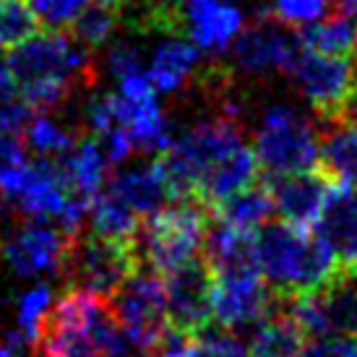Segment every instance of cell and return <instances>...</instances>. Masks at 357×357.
I'll return each instance as SVG.
<instances>
[{
	"label": "cell",
	"mask_w": 357,
	"mask_h": 357,
	"mask_svg": "<svg viewBox=\"0 0 357 357\" xmlns=\"http://www.w3.org/2000/svg\"><path fill=\"white\" fill-rule=\"evenodd\" d=\"M6 66L19 94L34 112H55L66 107L76 91L97 84L91 50L63 29L37 31L10 47Z\"/></svg>",
	"instance_id": "cell-1"
},
{
	"label": "cell",
	"mask_w": 357,
	"mask_h": 357,
	"mask_svg": "<svg viewBox=\"0 0 357 357\" xmlns=\"http://www.w3.org/2000/svg\"><path fill=\"white\" fill-rule=\"evenodd\" d=\"M130 347L107 298L66 287L45 316L34 352L40 357H115Z\"/></svg>",
	"instance_id": "cell-2"
},
{
	"label": "cell",
	"mask_w": 357,
	"mask_h": 357,
	"mask_svg": "<svg viewBox=\"0 0 357 357\" xmlns=\"http://www.w3.org/2000/svg\"><path fill=\"white\" fill-rule=\"evenodd\" d=\"M253 253L261 277L279 300L316 287L337 266V256L316 229L289 222L264 225L253 238Z\"/></svg>",
	"instance_id": "cell-3"
},
{
	"label": "cell",
	"mask_w": 357,
	"mask_h": 357,
	"mask_svg": "<svg viewBox=\"0 0 357 357\" xmlns=\"http://www.w3.org/2000/svg\"><path fill=\"white\" fill-rule=\"evenodd\" d=\"M245 144L238 112L219 109L214 118L190 126L180 139H172L159 154L167 172L172 201L199 196L201 185Z\"/></svg>",
	"instance_id": "cell-4"
},
{
	"label": "cell",
	"mask_w": 357,
	"mask_h": 357,
	"mask_svg": "<svg viewBox=\"0 0 357 357\" xmlns=\"http://www.w3.org/2000/svg\"><path fill=\"white\" fill-rule=\"evenodd\" d=\"M208 225L211 208L193 199H178L172 206L165 204L154 214L141 219L139 235L133 243L146 266L157 268L159 274H167L199 256Z\"/></svg>",
	"instance_id": "cell-5"
},
{
	"label": "cell",
	"mask_w": 357,
	"mask_h": 357,
	"mask_svg": "<svg viewBox=\"0 0 357 357\" xmlns=\"http://www.w3.org/2000/svg\"><path fill=\"white\" fill-rule=\"evenodd\" d=\"M282 307L310 337H357V264L342 261L316 287L282 300Z\"/></svg>",
	"instance_id": "cell-6"
},
{
	"label": "cell",
	"mask_w": 357,
	"mask_h": 357,
	"mask_svg": "<svg viewBox=\"0 0 357 357\" xmlns=\"http://www.w3.org/2000/svg\"><path fill=\"white\" fill-rule=\"evenodd\" d=\"M253 151L266 178L318 167L321 130L292 105H271L253 133Z\"/></svg>",
	"instance_id": "cell-7"
},
{
	"label": "cell",
	"mask_w": 357,
	"mask_h": 357,
	"mask_svg": "<svg viewBox=\"0 0 357 357\" xmlns=\"http://www.w3.org/2000/svg\"><path fill=\"white\" fill-rule=\"evenodd\" d=\"M136 243L100 238L94 232H79L68 238L58 279L66 287L86 289L109 298L126 279L141 266Z\"/></svg>",
	"instance_id": "cell-8"
},
{
	"label": "cell",
	"mask_w": 357,
	"mask_h": 357,
	"mask_svg": "<svg viewBox=\"0 0 357 357\" xmlns=\"http://www.w3.org/2000/svg\"><path fill=\"white\" fill-rule=\"evenodd\" d=\"M107 300L112 316L130 344L154 352L159 339L169 328L165 279L159 277L157 268L141 264Z\"/></svg>",
	"instance_id": "cell-9"
},
{
	"label": "cell",
	"mask_w": 357,
	"mask_h": 357,
	"mask_svg": "<svg viewBox=\"0 0 357 357\" xmlns=\"http://www.w3.org/2000/svg\"><path fill=\"white\" fill-rule=\"evenodd\" d=\"M0 196L13 217L58 222L70 199V188L58 159L37 157L0 180Z\"/></svg>",
	"instance_id": "cell-10"
},
{
	"label": "cell",
	"mask_w": 357,
	"mask_h": 357,
	"mask_svg": "<svg viewBox=\"0 0 357 357\" xmlns=\"http://www.w3.org/2000/svg\"><path fill=\"white\" fill-rule=\"evenodd\" d=\"M66 248L68 235L60 227L47 225L45 219H13V214H8L0 227V258L16 277H58Z\"/></svg>",
	"instance_id": "cell-11"
},
{
	"label": "cell",
	"mask_w": 357,
	"mask_h": 357,
	"mask_svg": "<svg viewBox=\"0 0 357 357\" xmlns=\"http://www.w3.org/2000/svg\"><path fill=\"white\" fill-rule=\"evenodd\" d=\"M300 37L295 26H287L274 13H261L250 26H243L232 42L229 70L245 76H274L289 73L300 52Z\"/></svg>",
	"instance_id": "cell-12"
},
{
	"label": "cell",
	"mask_w": 357,
	"mask_h": 357,
	"mask_svg": "<svg viewBox=\"0 0 357 357\" xmlns=\"http://www.w3.org/2000/svg\"><path fill=\"white\" fill-rule=\"evenodd\" d=\"M214 274V271H211ZM279 305V298L271 292L258 266H240L214 274L211 295V321L227 331H240L261 324Z\"/></svg>",
	"instance_id": "cell-13"
},
{
	"label": "cell",
	"mask_w": 357,
	"mask_h": 357,
	"mask_svg": "<svg viewBox=\"0 0 357 357\" xmlns=\"http://www.w3.org/2000/svg\"><path fill=\"white\" fill-rule=\"evenodd\" d=\"M289 73L321 120L334 123L357 86V58H337L300 47Z\"/></svg>",
	"instance_id": "cell-14"
},
{
	"label": "cell",
	"mask_w": 357,
	"mask_h": 357,
	"mask_svg": "<svg viewBox=\"0 0 357 357\" xmlns=\"http://www.w3.org/2000/svg\"><path fill=\"white\" fill-rule=\"evenodd\" d=\"M167 316L172 326L188 334H199L211 324V295L214 274L204 258H190L165 277Z\"/></svg>",
	"instance_id": "cell-15"
},
{
	"label": "cell",
	"mask_w": 357,
	"mask_h": 357,
	"mask_svg": "<svg viewBox=\"0 0 357 357\" xmlns=\"http://www.w3.org/2000/svg\"><path fill=\"white\" fill-rule=\"evenodd\" d=\"M266 183L271 190V199H274V211L284 222L305 229L316 227L331 190L339 185L324 167H310L303 172L266 178Z\"/></svg>",
	"instance_id": "cell-16"
},
{
	"label": "cell",
	"mask_w": 357,
	"mask_h": 357,
	"mask_svg": "<svg viewBox=\"0 0 357 357\" xmlns=\"http://www.w3.org/2000/svg\"><path fill=\"white\" fill-rule=\"evenodd\" d=\"M245 24L229 0H180L178 37H188L204 52H225Z\"/></svg>",
	"instance_id": "cell-17"
},
{
	"label": "cell",
	"mask_w": 357,
	"mask_h": 357,
	"mask_svg": "<svg viewBox=\"0 0 357 357\" xmlns=\"http://www.w3.org/2000/svg\"><path fill=\"white\" fill-rule=\"evenodd\" d=\"M105 188L120 196L141 217H149L167 201H172L167 172L162 167L159 157L151 165H139V167L112 172L105 183Z\"/></svg>",
	"instance_id": "cell-18"
},
{
	"label": "cell",
	"mask_w": 357,
	"mask_h": 357,
	"mask_svg": "<svg viewBox=\"0 0 357 357\" xmlns=\"http://www.w3.org/2000/svg\"><path fill=\"white\" fill-rule=\"evenodd\" d=\"M339 261L357 264V185L339 183L313 227Z\"/></svg>",
	"instance_id": "cell-19"
},
{
	"label": "cell",
	"mask_w": 357,
	"mask_h": 357,
	"mask_svg": "<svg viewBox=\"0 0 357 357\" xmlns=\"http://www.w3.org/2000/svg\"><path fill=\"white\" fill-rule=\"evenodd\" d=\"M58 162L63 172H66L70 193L84 196L89 201L105 188V183L109 178V162L105 157V151H102L100 141H97V136L84 133V130L79 133L73 149L68 154L58 157Z\"/></svg>",
	"instance_id": "cell-20"
},
{
	"label": "cell",
	"mask_w": 357,
	"mask_h": 357,
	"mask_svg": "<svg viewBox=\"0 0 357 357\" xmlns=\"http://www.w3.org/2000/svg\"><path fill=\"white\" fill-rule=\"evenodd\" d=\"M199 66H201L199 47L193 42L172 37V40H165L157 50L151 52L146 76H149L151 86L157 91L172 94V91H180L188 86L190 79L196 76Z\"/></svg>",
	"instance_id": "cell-21"
},
{
	"label": "cell",
	"mask_w": 357,
	"mask_h": 357,
	"mask_svg": "<svg viewBox=\"0 0 357 357\" xmlns=\"http://www.w3.org/2000/svg\"><path fill=\"white\" fill-rule=\"evenodd\" d=\"M303 328L287 310L279 305L268 313L261 324H256L253 339H250V357H295L303 349Z\"/></svg>",
	"instance_id": "cell-22"
},
{
	"label": "cell",
	"mask_w": 357,
	"mask_h": 357,
	"mask_svg": "<svg viewBox=\"0 0 357 357\" xmlns=\"http://www.w3.org/2000/svg\"><path fill=\"white\" fill-rule=\"evenodd\" d=\"M219 222H225L235 229H245V232H258L274 214V199L268 183H253L248 188L232 193L229 199L214 206Z\"/></svg>",
	"instance_id": "cell-23"
},
{
	"label": "cell",
	"mask_w": 357,
	"mask_h": 357,
	"mask_svg": "<svg viewBox=\"0 0 357 357\" xmlns=\"http://www.w3.org/2000/svg\"><path fill=\"white\" fill-rule=\"evenodd\" d=\"M141 214H136L126 201L115 196L112 190L102 188L89 204V214H86V225L89 232L109 240H126L133 243L141 227Z\"/></svg>",
	"instance_id": "cell-24"
},
{
	"label": "cell",
	"mask_w": 357,
	"mask_h": 357,
	"mask_svg": "<svg viewBox=\"0 0 357 357\" xmlns=\"http://www.w3.org/2000/svg\"><path fill=\"white\" fill-rule=\"evenodd\" d=\"M321 133V157L318 167H324L344 185H357V128L347 123H326Z\"/></svg>",
	"instance_id": "cell-25"
},
{
	"label": "cell",
	"mask_w": 357,
	"mask_h": 357,
	"mask_svg": "<svg viewBox=\"0 0 357 357\" xmlns=\"http://www.w3.org/2000/svg\"><path fill=\"white\" fill-rule=\"evenodd\" d=\"M298 37L305 50L337 58H357V21L344 19L339 13L318 24H305V29Z\"/></svg>",
	"instance_id": "cell-26"
},
{
	"label": "cell",
	"mask_w": 357,
	"mask_h": 357,
	"mask_svg": "<svg viewBox=\"0 0 357 357\" xmlns=\"http://www.w3.org/2000/svg\"><path fill=\"white\" fill-rule=\"evenodd\" d=\"M118 26H120V8L109 6L105 0H91L89 6L73 19V24H70L68 29L84 47L97 50V47H102V45H107L112 40V34H115Z\"/></svg>",
	"instance_id": "cell-27"
},
{
	"label": "cell",
	"mask_w": 357,
	"mask_h": 357,
	"mask_svg": "<svg viewBox=\"0 0 357 357\" xmlns=\"http://www.w3.org/2000/svg\"><path fill=\"white\" fill-rule=\"evenodd\" d=\"M76 139H79V130L66 128L63 123L50 118V112L31 115V120L24 128V144H29V149H34L40 157H63L73 149Z\"/></svg>",
	"instance_id": "cell-28"
},
{
	"label": "cell",
	"mask_w": 357,
	"mask_h": 357,
	"mask_svg": "<svg viewBox=\"0 0 357 357\" xmlns=\"http://www.w3.org/2000/svg\"><path fill=\"white\" fill-rule=\"evenodd\" d=\"M52 305V287L50 284H37L26 289L16 303V328L26 337L31 347H37L45 316Z\"/></svg>",
	"instance_id": "cell-29"
},
{
	"label": "cell",
	"mask_w": 357,
	"mask_h": 357,
	"mask_svg": "<svg viewBox=\"0 0 357 357\" xmlns=\"http://www.w3.org/2000/svg\"><path fill=\"white\" fill-rule=\"evenodd\" d=\"M40 21L31 13L26 0H0V47L10 50L37 34Z\"/></svg>",
	"instance_id": "cell-30"
},
{
	"label": "cell",
	"mask_w": 357,
	"mask_h": 357,
	"mask_svg": "<svg viewBox=\"0 0 357 357\" xmlns=\"http://www.w3.org/2000/svg\"><path fill=\"white\" fill-rule=\"evenodd\" d=\"M31 115L34 109L24 102V97L16 89V81L10 79L8 66L0 60V128L21 136Z\"/></svg>",
	"instance_id": "cell-31"
},
{
	"label": "cell",
	"mask_w": 357,
	"mask_h": 357,
	"mask_svg": "<svg viewBox=\"0 0 357 357\" xmlns=\"http://www.w3.org/2000/svg\"><path fill=\"white\" fill-rule=\"evenodd\" d=\"M31 13L47 29H68L73 19L89 6L91 0H26Z\"/></svg>",
	"instance_id": "cell-32"
},
{
	"label": "cell",
	"mask_w": 357,
	"mask_h": 357,
	"mask_svg": "<svg viewBox=\"0 0 357 357\" xmlns=\"http://www.w3.org/2000/svg\"><path fill=\"white\" fill-rule=\"evenodd\" d=\"M190 357H248V347L235 337V331H204L193 339V352Z\"/></svg>",
	"instance_id": "cell-33"
},
{
	"label": "cell",
	"mask_w": 357,
	"mask_h": 357,
	"mask_svg": "<svg viewBox=\"0 0 357 357\" xmlns=\"http://www.w3.org/2000/svg\"><path fill=\"white\" fill-rule=\"evenodd\" d=\"M107 70L115 79H126L133 73H144V52L136 42L130 40H115L107 47Z\"/></svg>",
	"instance_id": "cell-34"
},
{
	"label": "cell",
	"mask_w": 357,
	"mask_h": 357,
	"mask_svg": "<svg viewBox=\"0 0 357 357\" xmlns=\"http://www.w3.org/2000/svg\"><path fill=\"white\" fill-rule=\"evenodd\" d=\"M331 0H274V16L287 26H305L326 13Z\"/></svg>",
	"instance_id": "cell-35"
},
{
	"label": "cell",
	"mask_w": 357,
	"mask_h": 357,
	"mask_svg": "<svg viewBox=\"0 0 357 357\" xmlns=\"http://www.w3.org/2000/svg\"><path fill=\"white\" fill-rule=\"evenodd\" d=\"M295 357H357V337H321L303 344Z\"/></svg>",
	"instance_id": "cell-36"
},
{
	"label": "cell",
	"mask_w": 357,
	"mask_h": 357,
	"mask_svg": "<svg viewBox=\"0 0 357 357\" xmlns=\"http://www.w3.org/2000/svg\"><path fill=\"white\" fill-rule=\"evenodd\" d=\"M26 144L19 133H10V130L0 128V180L8 175L10 169H16L19 165L26 162Z\"/></svg>",
	"instance_id": "cell-37"
},
{
	"label": "cell",
	"mask_w": 357,
	"mask_h": 357,
	"mask_svg": "<svg viewBox=\"0 0 357 357\" xmlns=\"http://www.w3.org/2000/svg\"><path fill=\"white\" fill-rule=\"evenodd\" d=\"M193 339H196V334H188V331L169 324V328L165 331V337L159 339L154 352H157V357H190Z\"/></svg>",
	"instance_id": "cell-38"
},
{
	"label": "cell",
	"mask_w": 357,
	"mask_h": 357,
	"mask_svg": "<svg viewBox=\"0 0 357 357\" xmlns=\"http://www.w3.org/2000/svg\"><path fill=\"white\" fill-rule=\"evenodd\" d=\"M331 6H334L339 16L357 21V0H331Z\"/></svg>",
	"instance_id": "cell-39"
},
{
	"label": "cell",
	"mask_w": 357,
	"mask_h": 357,
	"mask_svg": "<svg viewBox=\"0 0 357 357\" xmlns=\"http://www.w3.org/2000/svg\"><path fill=\"white\" fill-rule=\"evenodd\" d=\"M0 357H26L24 352H16L13 347H8V344H0Z\"/></svg>",
	"instance_id": "cell-40"
},
{
	"label": "cell",
	"mask_w": 357,
	"mask_h": 357,
	"mask_svg": "<svg viewBox=\"0 0 357 357\" xmlns=\"http://www.w3.org/2000/svg\"><path fill=\"white\" fill-rule=\"evenodd\" d=\"M115 357H154L151 352H146V349H139V352H130V349H126L123 355H115Z\"/></svg>",
	"instance_id": "cell-41"
},
{
	"label": "cell",
	"mask_w": 357,
	"mask_h": 357,
	"mask_svg": "<svg viewBox=\"0 0 357 357\" xmlns=\"http://www.w3.org/2000/svg\"><path fill=\"white\" fill-rule=\"evenodd\" d=\"M8 219V208H6V204H3V196H0V227H3V222Z\"/></svg>",
	"instance_id": "cell-42"
},
{
	"label": "cell",
	"mask_w": 357,
	"mask_h": 357,
	"mask_svg": "<svg viewBox=\"0 0 357 357\" xmlns=\"http://www.w3.org/2000/svg\"><path fill=\"white\" fill-rule=\"evenodd\" d=\"M105 3L115 6V8H123V6H126V3H130V0H105Z\"/></svg>",
	"instance_id": "cell-43"
},
{
	"label": "cell",
	"mask_w": 357,
	"mask_h": 357,
	"mask_svg": "<svg viewBox=\"0 0 357 357\" xmlns=\"http://www.w3.org/2000/svg\"><path fill=\"white\" fill-rule=\"evenodd\" d=\"M3 310H6V305H3V300H0V316H3Z\"/></svg>",
	"instance_id": "cell-44"
}]
</instances>
